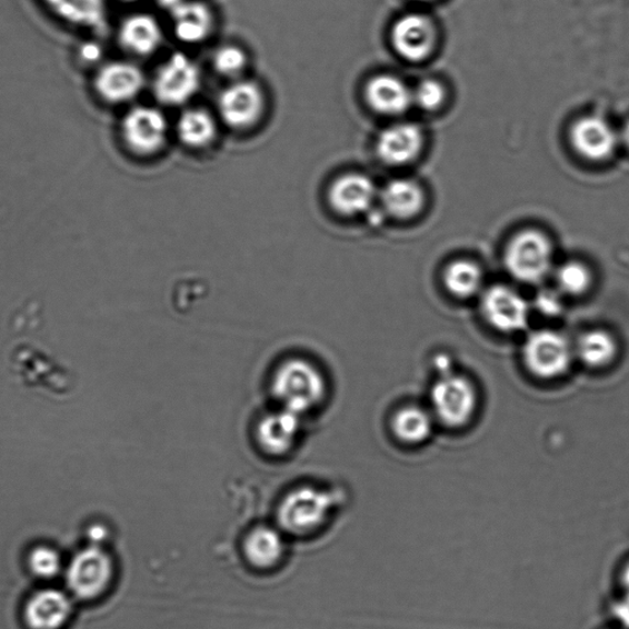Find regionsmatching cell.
I'll return each mask as SVG.
<instances>
[{"instance_id": "cell-1", "label": "cell", "mask_w": 629, "mask_h": 629, "mask_svg": "<svg viewBox=\"0 0 629 629\" xmlns=\"http://www.w3.org/2000/svg\"><path fill=\"white\" fill-rule=\"evenodd\" d=\"M328 392L325 372L307 358L291 357L273 371L271 393L277 407L301 418L319 411Z\"/></svg>"}, {"instance_id": "cell-14", "label": "cell", "mask_w": 629, "mask_h": 629, "mask_svg": "<svg viewBox=\"0 0 629 629\" xmlns=\"http://www.w3.org/2000/svg\"><path fill=\"white\" fill-rule=\"evenodd\" d=\"M433 22L421 14H409L396 21L391 41L396 52L409 61H422L436 46Z\"/></svg>"}, {"instance_id": "cell-8", "label": "cell", "mask_w": 629, "mask_h": 629, "mask_svg": "<svg viewBox=\"0 0 629 629\" xmlns=\"http://www.w3.org/2000/svg\"><path fill=\"white\" fill-rule=\"evenodd\" d=\"M304 421V418L276 407L256 422V446L270 459H283L298 447Z\"/></svg>"}, {"instance_id": "cell-4", "label": "cell", "mask_w": 629, "mask_h": 629, "mask_svg": "<svg viewBox=\"0 0 629 629\" xmlns=\"http://www.w3.org/2000/svg\"><path fill=\"white\" fill-rule=\"evenodd\" d=\"M332 500L330 493L319 488L299 487L279 506V523L286 531L294 535L313 531L328 518Z\"/></svg>"}, {"instance_id": "cell-2", "label": "cell", "mask_w": 629, "mask_h": 629, "mask_svg": "<svg viewBox=\"0 0 629 629\" xmlns=\"http://www.w3.org/2000/svg\"><path fill=\"white\" fill-rule=\"evenodd\" d=\"M505 264L517 281L536 284L551 273L553 249L551 241L538 230L519 232L508 243Z\"/></svg>"}, {"instance_id": "cell-20", "label": "cell", "mask_w": 629, "mask_h": 629, "mask_svg": "<svg viewBox=\"0 0 629 629\" xmlns=\"http://www.w3.org/2000/svg\"><path fill=\"white\" fill-rule=\"evenodd\" d=\"M171 18L174 37L181 42L196 44L211 37L213 16L201 2H181L171 10Z\"/></svg>"}, {"instance_id": "cell-22", "label": "cell", "mask_w": 629, "mask_h": 629, "mask_svg": "<svg viewBox=\"0 0 629 629\" xmlns=\"http://www.w3.org/2000/svg\"><path fill=\"white\" fill-rule=\"evenodd\" d=\"M177 131L182 144L201 149L214 141L218 127L211 112L204 109H189L181 113Z\"/></svg>"}, {"instance_id": "cell-5", "label": "cell", "mask_w": 629, "mask_h": 629, "mask_svg": "<svg viewBox=\"0 0 629 629\" xmlns=\"http://www.w3.org/2000/svg\"><path fill=\"white\" fill-rule=\"evenodd\" d=\"M169 126L166 114L157 108L136 107L128 111L120 124L124 147L138 157H150L164 148Z\"/></svg>"}, {"instance_id": "cell-9", "label": "cell", "mask_w": 629, "mask_h": 629, "mask_svg": "<svg viewBox=\"0 0 629 629\" xmlns=\"http://www.w3.org/2000/svg\"><path fill=\"white\" fill-rule=\"evenodd\" d=\"M266 108L262 88L252 80H236L218 100L221 120L234 130H247L258 123Z\"/></svg>"}, {"instance_id": "cell-23", "label": "cell", "mask_w": 629, "mask_h": 629, "mask_svg": "<svg viewBox=\"0 0 629 629\" xmlns=\"http://www.w3.org/2000/svg\"><path fill=\"white\" fill-rule=\"evenodd\" d=\"M243 551L252 566L267 569L276 566L281 559L284 545L281 535L276 530L261 527L250 532L244 540Z\"/></svg>"}, {"instance_id": "cell-3", "label": "cell", "mask_w": 629, "mask_h": 629, "mask_svg": "<svg viewBox=\"0 0 629 629\" xmlns=\"http://www.w3.org/2000/svg\"><path fill=\"white\" fill-rule=\"evenodd\" d=\"M573 348L566 337L553 330L530 333L522 347V359L535 377L546 380L566 375L573 360Z\"/></svg>"}, {"instance_id": "cell-25", "label": "cell", "mask_w": 629, "mask_h": 629, "mask_svg": "<svg viewBox=\"0 0 629 629\" xmlns=\"http://www.w3.org/2000/svg\"><path fill=\"white\" fill-rule=\"evenodd\" d=\"M445 284L449 293L459 299H470L481 293L483 273L479 264L459 260L450 263L445 272Z\"/></svg>"}, {"instance_id": "cell-7", "label": "cell", "mask_w": 629, "mask_h": 629, "mask_svg": "<svg viewBox=\"0 0 629 629\" xmlns=\"http://www.w3.org/2000/svg\"><path fill=\"white\" fill-rule=\"evenodd\" d=\"M430 402L441 423L459 428L471 421L477 409V392L470 380L449 372L436 382Z\"/></svg>"}, {"instance_id": "cell-15", "label": "cell", "mask_w": 629, "mask_h": 629, "mask_svg": "<svg viewBox=\"0 0 629 629\" xmlns=\"http://www.w3.org/2000/svg\"><path fill=\"white\" fill-rule=\"evenodd\" d=\"M570 138L580 156L597 161L611 157L619 144V136L613 128L597 116L580 119L575 124Z\"/></svg>"}, {"instance_id": "cell-31", "label": "cell", "mask_w": 629, "mask_h": 629, "mask_svg": "<svg viewBox=\"0 0 629 629\" xmlns=\"http://www.w3.org/2000/svg\"><path fill=\"white\" fill-rule=\"evenodd\" d=\"M33 567L41 575H50L56 570L57 558L48 550H40L33 556Z\"/></svg>"}, {"instance_id": "cell-11", "label": "cell", "mask_w": 629, "mask_h": 629, "mask_svg": "<svg viewBox=\"0 0 629 629\" xmlns=\"http://www.w3.org/2000/svg\"><path fill=\"white\" fill-rule=\"evenodd\" d=\"M146 86L142 69L131 62L113 61L101 66L94 79V89L100 101L123 104L133 101Z\"/></svg>"}, {"instance_id": "cell-10", "label": "cell", "mask_w": 629, "mask_h": 629, "mask_svg": "<svg viewBox=\"0 0 629 629\" xmlns=\"http://www.w3.org/2000/svg\"><path fill=\"white\" fill-rule=\"evenodd\" d=\"M481 310L486 321L499 332L516 333L527 329L530 308L516 289L493 286L483 291Z\"/></svg>"}, {"instance_id": "cell-34", "label": "cell", "mask_w": 629, "mask_h": 629, "mask_svg": "<svg viewBox=\"0 0 629 629\" xmlns=\"http://www.w3.org/2000/svg\"><path fill=\"white\" fill-rule=\"evenodd\" d=\"M159 2L162 7L172 10L173 8H177L181 2H183V0H159Z\"/></svg>"}, {"instance_id": "cell-21", "label": "cell", "mask_w": 629, "mask_h": 629, "mask_svg": "<svg viewBox=\"0 0 629 629\" xmlns=\"http://www.w3.org/2000/svg\"><path fill=\"white\" fill-rule=\"evenodd\" d=\"M381 203L395 218L406 219L416 216L425 204V194L411 180H393L382 189Z\"/></svg>"}, {"instance_id": "cell-28", "label": "cell", "mask_w": 629, "mask_h": 629, "mask_svg": "<svg viewBox=\"0 0 629 629\" xmlns=\"http://www.w3.org/2000/svg\"><path fill=\"white\" fill-rule=\"evenodd\" d=\"M558 288L567 296H581L589 290L592 277L589 268L580 262H567L556 272Z\"/></svg>"}, {"instance_id": "cell-30", "label": "cell", "mask_w": 629, "mask_h": 629, "mask_svg": "<svg viewBox=\"0 0 629 629\" xmlns=\"http://www.w3.org/2000/svg\"><path fill=\"white\" fill-rule=\"evenodd\" d=\"M445 99V88L435 80L422 81L413 92V101L426 111L438 109Z\"/></svg>"}, {"instance_id": "cell-27", "label": "cell", "mask_w": 629, "mask_h": 629, "mask_svg": "<svg viewBox=\"0 0 629 629\" xmlns=\"http://www.w3.org/2000/svg\"><path fill=\"white\" fill-rule=\"evenodd\" d=\"M67 613V602L57 593H43L34 599L29 610L31 623L41 629H51L62 625Z\"/></svg>"}, {"instance_id": "cell-6", "label": "cell", "mask_w": 629, "mask_h": 629, "mask_svg": "<svg viewBox=\"0 0 629 629\" xmlns=\"http://www.w3.org/2000/svg\"><path fill=\"white\" fill-rule=\"evenodd\" d=\"M201 89L200 68L189 56L174 52L162 63L153 80L156 99L167 107H181Z\"/></svg>"}, {"instance_id": "cell-24", "label": "cell", "mask_w": 629, "mask_h": 629, "mask_svg": "<svg viewBox=\"0 0 629 629\" xmlns=\"http://www.w3.org/2000/svg\"><path fill=\"white\" fill-rule=\"evenodd\" d=\"M392 430L407 445H421L433 432V418L421 407L409 406L395 415Z\"/></svg>"}, {"instance_id": "cell-35", "label": "cell", "mask_w": 629, "mask_h": 629, "mask_svg": "<svg viewBox=\"0 0 629 629\" xmlns=\"http://www.w3.org/2000/svg\"><path fill=\"white\" fill-rule=\"evenodd\" d=\"M621 138L623 143L629 148V122L625 126Z\"/></svg>"}, {"instance_id": "cell-26", "label": "cell", "mask_w": 629, "mask_h": 629, "mask_svg": "<svg viewBox=\"0 0 629 629\" xmlns=\"http://www.w3.org/2000/svg\"><path fill=\"white\" fill-rule=\"evenodd\" d=\"M576 353L586 366L601 368L611 363L616 355V343L610 333L592 330L580 337Z\"/></svg>"}, {"instance_id": "cell-19", "label": "cell", "mask_w": 629, "mask_h": 629, "mask_svg": "<svg viewBox=\"0 0 629 629\" xmlns=\"http://www.w3.org/2000/svg\"><path fill=\"white\" fill-rule=\"evenodd\" d=\"M111 575L109 557L96 550L88 551L76 559L71 582L79 596L90 598L107 589Z\"/></svg>"}, {"instance_id": "cell-16", "label": "cell", "mask_w": 629, "mask_h": 629, "mask_svg": "<svg viewBox=\"0 0 629 629\" xmlns=\"http://www.w3.org/2000/svg\"><path fill=\"white\" fill-rule=\"evenodd\" d=\"M423 134L416 124L398 123L383 130L377 141V154L388 166H403L421 150Z\"/></svg>"}, {"instance_id": "cell-33", "label": "cell", "mask_w": 629, "mask_h": 629, "mask_svg": "<svg viewBox=\"0 0 629 629\" xmlns=\"http://www.w3.org/2000/svg\"><path fill=\"white\" fill-rule=\"evenodd\" d=\"M622 585L626 591V598L629 602V563L626 566L622 575Z\"/></svg>"}, {"instance_id": "cell-29", "label": "cell", "mask_w": 629, "mask_h": 629, "mask_svg": "<svg viewBox=\"0 0 629 629\" xmlns=\"http://www.w3.org/2000/svg\"><path fill=\"white\" fill-rule=\"evenodd\" d=\"M212 62L219 76L237 79L248 67V54L239 46L226 44L214 52Z\"/></svg>"}, {"instance_id": "cell-18", "label": "cell", "mask_w": 629, "mask_h": 629, "mask_svg": "<svg viewBox=\"0 0 629 629\" xmlns=\"http://www.w3.org/2000/svg\"><path fill=\"white\" fill-rule=\"evenodd\" d=\"M366 99L369 107L376 112L399 116L410 109L413 92L399 78L382 74L369 80Z\"/></svg>"}, {"instance_id": "cell-32", "label": "cell", "mask_w": 629, "mask_h": 629, "mask_svg": "<svg viewBox=\"0 0 629 629\" xmlns=\"http://www.w3.org/2000/svg\"><path fill=\"white\" fill-rule=\"evenodd\" d=\"M538 307L546 314H556L561 311V300L551 290H546L538 298Z\"/></svg>"}, {"instance_id": "cell-12", "label": "cell", "mask_w": 629, "mask_h": 629, "mask_svg": "<svg viewBox=\"0 0 629 629\" xmlns=\"http://www.w3.org/2000/svg\"><path fill=\"white\" fill-rule=\"evenodd\" d=\"M49 13L66 24L103 37L108 31L107 0H40Z\"/></svg>"}, {"instance_id": "cell-13", "label": "cell", "mask_w": 629, "mask_h": 629, "mask_svg": "<svg viewBox=\"0 0 629 629\" xmlns=\"http://www.w3.org/2000/svg\"><path fill=\"white\" fill-rule=\"evenodd\" d=\"M378 191L363 173L349 172L337 178L329 189V203L337 214L355 217L369 211Z\"/></svg>"}, {"instance_id": "cell-17", "label": "cell", "mask_w": 629, "mask_h": 629, "mask_svg": "<svg viewBox=\"0 0 629 629\" xmlns=\"http://www.w3.org/2000/svg\"><path fill=\"white\" fill-rule=\"evenodd\" d=\"M118 39L121 49L127 53L148 57L159 50L164 34L154 17L136 13L122 20Z\"/></svg>"}]
</instances>
